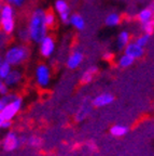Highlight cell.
<instances>
[{
    "label": "cell",
    "mask_w": 154,
    "mask_h": 156,
    "mask_svg": "<svg viewBox=\"0 0 154 156\" xmlns=\"http://www.w3.org/2000/svg\"><path fill=\"white\" fill-rule=\"evenodd\" d=\"M44 12L42 9H37L35 10L32 14L30 15L28 23V34L29 39L34 42H39L48 35V28L45 24V20H44Z\"/></svg>",
    "instance_id": "cell-1"
},
{
    "label": "cell",
    "mask_w": 154,
    "mask_h": 156,
    "mask_svg": "<svg viewBox=\"0 0 154 156\" xmlns=\"http://www.w3.org/2000/svg\"><path fill=\"white\" fill-rule=\"evenodd\" d=\"M0 25L5 34H12L15 29L14 9L13 5L8 3L1 8L0 11Z\"/></svg>",
    "instance_id": "cell-2"
},
{
    "label": "cell",
    "mask_w": 154,
    "mask_h": 156,
    "mask_svg": "<svg viewBox=\"0 0 154 156\" xmlns=\"http://www.w3.org/2000/svg\"><path fill=\"white\" fill-rule=\"evenodd\" d=\"M27 55H28V51L26 47L17 44V46H12L8 49V51L5 52V60L12 66H14L24 62L27 58Z\"/></svg>",
    "instance_id": "cell-3"
},
{
    "label": "cell",
    "mask_w": 154,
    "mask_h": 156,
    "mask_svg": "<svg viewBox=\"0 0 154 156\" xmlns=\"http://www.w3.org/2000/svg\"><path fill=\"white\" fill-rule=\"evenodd\" d=\"M55 40L52 36L46 35L40 42H39V51L44 58H50L55 51Z\"/></svg>",
    "instance_id": "cell-4"
},
{
    "label": "cell",
    "mask_w": 154,
    "mask_h": 156,
    "mask_svg": "<svg viewBox=\"0 0 154 156\" xmlns=\"http://www.w3.org/2000/svg\"><path fill=\"white\" fill-rule=\"evenodd\" d=\"M22 106V100L19 98H15L14 100L8 103L7 106L1 111V115H2L5 120H11L14 117V115L21 110Z\"/></svg>",
    "instance_id": "cell-5"
},
{
    "label": "cell",
    "mask_w": 154,
    "mask_h": 156,
    "mask_svg": "<svg viewBox=\"0 0 154 156\" xmlns=\"http://www.w3.org/2000/svg\"><path fill=\"white\" fill-rule=\"evenodd\" d=\"M36 79L37 83L41 87H46L51 80V71L48 65L40 64L36 68Z\"/></svg>",
    "instance_id": "cell-6"
},
{
    "label": "cell",
    "mask_w": 154,
    "mask_h": 156,
    "mask_svg": "<svg viewBox=\"0 0 154 156\" xmlns=\"http://www.w3.org/2000/svg\"><path fill=\"white\" fill-rule=\"evenodd\" d=\"M55 11L59 15L60 21L63 23H69L70 19V11H69V5L67 3L66 0H56L55 5Z\"/></svg>",
    "instance_id": "cell-7"
},
{
    "label": "cell",
    "mask_w": 154,
    "mask_h": 156,
    "mask_svg": "<svg viewBox=\"0 0 154 156\" xmlns=\"http://www.w3.org/2000/svg\"><path fill=\"white\" fill-rule=\"evenodd\" d=\"M124 53L128 54V55H130L132 58H135V60H137V58H140L143 56V54H145V48L140 47L135 41H130L124 48Z\"/></svg>",
    "instance_id": "cell-8"
},
{
    "label": "cell",
    "mask_w": 154,
    "mask_h": 156,
    "mask_svg": "<svg viewBox=\"0 0 154 156\" xmlns=\"http://www.w3.org/2000/svg\"><path fill=\"white\" fill-rule=\"evenodd\" d=\"M83 58H84L83 53L81 51H79V50H75L68 56L67 62H66L67 67L70 68V69H75V68H78L81 65V63L83 62Z\"/></svg>",
    "instance_id": "cell-9"
},
{
    "label": "cell",
    "mask_w": 154,
    "mask_h": 156,
    "mask_svg": "<svg viewBox=\"0 0 154 156\" xmlns=\"http://www.w3.org/2000/svg\"><path fill=\"white\" fill-rule=\"evenodd\" d=\"M154 17V3L148 5L140 10L139 13L137 14V20L140 24H145V23L150 22Z\"/></svg>",
    "instance_id": "cell-10"
},
{
    "label": "cell",
    "mask_w": 154,
    "mask_h": 156,
    "mask_svg": "<svg viewBox=\"0 0 154 156\" xmlns=\"http://www.w3.org/2000/svg\"><path fill=\"white\" fill-rule=\"evenodd\" d=\"M114 100V97L110 93H101V94L97 95L93 101V104L97 107L106 106V105L112 103Z\"/></svg>",
    "instance_id": "cell-11"
},
{
    "label": "cell",
    "mask_w": 154,
    "mask_h": 156,
    "mask_svg": "<svg viewBox=\"0 0 154 156\" xmlns=\"http://www.w3.org/2000/svg\"><path fill=\"white\" fill-rule=\"evenodd\" d=\"M18 146V139L14 133L10 132L7 134V136L5 138L3 141V147L5 151H13Z\"/></svg>",
    "instance_id": "cell-12"
},
{
    "label": "cell",
    "mask_w": 154,
    "mask_h": 156,
    "mask_svg": "<svg viewBox=\"0 0 154 156\" xmlns=\"http://www.w3.org/2000/svg\"><path fill=\"white\" fill-rule=\"evenodd\" d=\"M69 24L75 28L77 30H83L85 28V20L82 15L75 13V14L70 15L69 19Z\"/></svg>",
    "instance_id": "cell-13"
},
{
    "label": "cell",
    "mask_w": 154,
    "mask_h": 156,
    "mask_svg": "<svg viewBox=\"0 0 154 156\" xmlns=\"http://www.w3.org/2000/svg\"><path fill=\"white\" fill-rule=\"evenodd\" d=\"M130 42V34L127 30H122L116 37V48L119 50H124L126 46Z\"/></svg>",
    "instance_id": "cell-14"
},
{
    "label": "cell",
    "mask_w": 154,
    "mask_h": 156,
    "mask_svg": "<svg viewBox=\"0 0 154 156\" xmlns=\"http://www.w3.org/2000/svg\"><path fill=\"white\" fill-rule=\"evenodd\" d=\"M121 21H122V19H121V15L119 13L111 12L105 19V24L108 27H116L121 24Z\"/></svg>",
    "instance_id": "cell-15"
},
{
    "label": "cell",
    "mask_w": 154,
    "mask_h": 156,
    "mask_svg": "<svg viewBox=\"0 0 154 156\" xmlns=\"http://www.w3.org/2000/svg\"><path fill=\"white\" fill-rule=\"evenodd\" d=\"M21 79H22V74L19 73V71L12 69L11 73L7 76V78H5V80L8 86H15L16 83H18L21 81Z\"/></svg>",
    "instance_id": "cell-16"
},
{
    "label": "cell",
    "mask_w": 154,
    "mask_h": 156,
    "mask_svg": "<svg viewBox=\"0 0 154 156\" xmlns=\"http://www.w3.org/2000/svg\"><path fill=\"white\" fill-rule=\"evenodd\" d=\"M135 62V58H132L130 55L126 53H123L120 58H118V65L120 66L121 68H127L129 66H132Z\"/></svg>",
    "instance_id": "cell-17"
},
{
    "label": "cell",
    "mask_w": 154,
    "mask_h": 156,
    "mask_svg": "<svg viewBox=\"0 0 154 156\" xmlns=\"http://www.w3.org/2000/svg\"><path fill=\"white\" fill-rule=\"evenodd\" d=\"M97 73V67L96 66H91L84 72V73L82 74V77H81V80L83 83H91L93 80V78H94L95 74Z\"/></svg>",
    "instance_id": "cell-18"
},
{
    "label": "cell",
    "mask_w": 154,
    "mask_h": 156,
    "mask_svg": "<svg viewBox=\"0 0 154 156\" xmlns=\"http://www.w3.org/2000/svg\"><path fill=\"white\" fill-rule=\"evenodd\" d=\"M11 71H12V65L8 63L5 60L2 61V63L0 64V79H5Z\"/></svg>",
    "instance_id": "cell-19"
},
{
    "label": "cell",
    "mask_w": 154,
    "mask_h": 156,
    "mask_svg": "<svg viewBox=\"0 0 154 156\" xmlns=\"http://www.w3.org/2000/svg\"><path fill=\"white\" fill-rule=\"evenodd\" d=\"M110 132L114 136H122L127 132V127L123 126V125H114L110 129Z\"/></svg>",
    "instance_id": "cell-20"
},
{
    "label": "cell",
    "mask_w": 154,
    "mask_h": 156,
    "mask_svg": "<svg viewBox=\"0 0 154 156\" xmlns=\"http://www.w3.org/2000/svg\"><path fill=\"white\" fill-rule=\"evenodd\" d=\"M150 38H151V35L143 33V34H141L135 39V42L137 44H139L140 47H142V48H146V46H148V44L150 42Z\"/></svg>",
    "instance_id": "cell-21"
},
{
    "label": "cell",
    "mask_w": 154,
    "mask_h": 156,
    "mask_svg": "<svg viewBox=\"0 0 154 156\" xmlns=\"http://www.w3.org/2000/svg\"><path fill=\"white\" fill-rule=\"evenodd\" d=\"M44 20H45V24L46 26L50 28V27H53L55 25L56 22V17L55 14L52 12H45V15H44Z\"/></svg>",
    "instance_id": "cell-22"
},
{
    "label": "cell",
    "mask_w": 154,
    "mask_h": 156,
    "mask_svg": "<svg viewBox=\"0 0 154 156\" xmlns=\"http://www.w3.org/2000/svg\"><path fill=\"white\" fill-rule=\"evenodd\" d=\"M141 29L143 30V33H147L149 35H152L154 33V26L152 25L151 21L145 24H141Z\"/></svg>",
    "instance_id": "cell-23"
},
{
    "label": "cell",
    "mask_w": 154,
    "mask_h": 156,
    "mask_svg": "<svg viewBox=\"0 0 154 156\" xmlns=\"http://www.w3.org/2000/svg\"><path fill=\"white\" fill-rule=\"evenodd\" d=\"M28 143L32 146H34V147H39L42 144V140L40 138H38V136H30L28 140Z\"/></svg>",
    "instance_id": "cell-24"
},
{
    "label": "cell",
    "mask_w": 154,
    "mask_h": 156,
    "mask_svg": "<svg viewBox=\"0 0 154 156\" xmlns=\"http://www.w3.org/2000/svg\"><path fill=\"white\" fill-rule=\"evenodd\" d=\"M8 92V85L3 83L2 80H0V93L1 94H5Z\"/></svg>",
    "instance_id": "cell-25"
},
{
    "label": "cell",
    "mask_w": 154,
    "mask_h": 156,
    "mask_svg": "<svg viewBox=\"0 0 154 156\" xmlns=\"http://www.w3.org/2000/svg\"><path fill=\"white\" fill-rule=\"evenodd\" d=\"M10 5H14V7H21L25 2V0H8Z\"/></svg>",
    "instance_id": "cell-26"
},
{
    "label": "cell",
    "mask_w": 154,
    "mask_h": 156,
    "mask_svg": "<svg viewBox=\"0 0 154 156\" xmlns=\"http://www.w3.org/2000/svg\"><path fill=\"white\" fill-rule=\"evenodd\" d=\"M102 56H104L105 60H108V61H109V60H111V58H113V54H112V52L107 51V52H105V54Z\"/></svg>",
    "instance_id": "cell-27"
},
{
    "label": "cell",
    "mask_w": 154,
    "mask_h": 156,
    "mask_svg": "<svg viewBox=\"0 0 154 156\" xmlns=\"http://www.w3.org/2000/svg\"><path fill=\"white\" fill-rule=\"evenodd\" d=\"M10 126H11L10 120H3V122L1 124V128H9Z\"/></svg>",
    "instance_id": "cell-28"
},
{
    "label": "cell",
    "mask_w": 154,
    "mask_h": 156,
    "mask_svg": "<svg viewBox=\"0 0 154 156\" xmlns=\"http://www.w3.org/2000/svg\"><path fill=\"white\" fill-rule=\"evenodd\" d=\"M3 117H2V115H1V112H0V126H1V124L3 122Z\"/></svg>",
    "instance_id": "cell-29"
},
{
    "label": "cell",
    "mask_w": 154,
    "mask_h": 156,
    "mask_svg": "<svg viewBox=\"0 0 154 156\" xmlns=\"http://www.w3.org/2000/svg\"><path fill=\"white\" fill-rule=\"evenodd\" d=\"M151 23H152V25H153V26H154V17L151 20Z\"/></svg>",
    "instance_id": "cell-30"
},
{
    "label": "cell",
    "mask_w": 154,
    "mask_h": 156,
    "mask_svg": "<svg viewBox=\"0 0 154 156\" xmlns=\"http://www.w3.org/2000/svg\"><path fill=\"white\" fill-rule=\"evenodd\" d=\"M1 63H2V58H0V64H1Z\"/></svg>",
    "instance_id": "cell-31"
},
{
    "label": "cell",
    "mask_w": 154,
    "mask_h": 156,
    "mask_svg": "<svg viewBox=\"0 0 154 156\" xmlns=\"http://www.w3.org/2000/svg\"><path fill=\"white\" fill-rule=\"evenodd\" d=\"M0 128H1V126H0Z\"/></svg>",
    "instance_id": "cell-32"
}]
</instances>
